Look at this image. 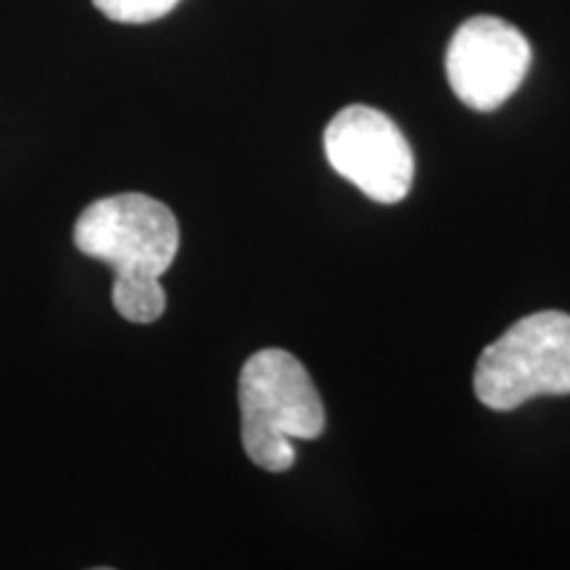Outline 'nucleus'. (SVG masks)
Listing matches in <instances>:
<instances>
[{
	"label": "nucleus",
	"instance_id": "obj_1",
	"mask_svg": "<svg viewBox=\"0 0 570 570\" xmlns=\"http://www.w3.org/2000/svg\"><path fill=\"white\" fill-rule=\"evenodd\" d=\"M240 439L248 460L269 473L294 468V441L325 431V407L309 373L285 348L248 356L238 377Z\"/></svg>",
	"mask_w": 570,
	"mask_h": 570
},
{
	"label": "nucleus",
	"instance_id": "obj_2",
	"mask_svg": "<svg viewBox=\"0 0 570 570\" xmlns=\"http://www.w3.org/2000/svg\"><path fill=\"white\" fill-rule=\"evenodd\" d=\"M473 389L494 412H512L539 396H568L570 315L547 309L510 325L481 352Z\"/></svg>",
	"mask_w": 570,
	"mask_h": 570
},
{
	"label": "nucleus",
	"instance_id": "obj_3",
	"mask_svg": "<svg viewBox=\"0 0 570 570\" xmlns=\"http://www.w3.org/2000/svg\"><path fill=\"white\" fill-rule=\"evenodd\" d=\"M75 246L114 269L117 281H161L180 248L173 209L142 194L98 198L75 225Z\"/></svg>",
	"mask_w": 570,
	"mask_h": 570
},
{
	"label": "nucleus",
	"instance_id": "obj_4",
	"mask_svg": "<svg viewBox=\"0 0 570 570\" xmlns=\"http://www.w3.org/2000/svg\"><path fill=\"white\" fill-rule=\"evenodd\" d=\"M327 164L377 204L404 202L415 180V156L394 119L370 106L341 109L325 127Z\"/></svg>",
	"mask_w": 570,
	"mask_h": 570
},
{
	"label": "nucleus",
	"instance_id": "obj_5",
	"mask_svg": "<svg viewBox=\"0 0 570 570\" xmlns=\"http://www.w3.org/2000/svg\"><path fill=\"white\" fill-rule=\"evenodd\" d=\"M531 59V42L515 24L499 17H473L449 40V88L468 109L497 111L523 85Z\"/></svg>",
	"mask_w": 570,
	"mask_h": 570
},
{
	"label": "nucleus",
	"instance_id": "obj_6",
	"mask_svg": "<svg viewBox=\"0 0 570 570\" xmlns=\"http://www.w3.org/2000/svg\"><path fill=\"white\" fill-rule=\"evenodd\" d=\"M111 304L125 320L138 325L156 323L167 309L161 281H114Z\"/></svg>",
	"mask_w": 570,
	"mask_h": 570
},
{
	"label": "nucleus",
	"instance_id": "obj_7",
	"mask_svg": "<svg viewBox=\"0 0 570 570\" xmlns=\"http://www.w3.org/2000/svg\"><path fill=\"white\" fill-rule=\"evenodd\" d=\"M180 0H92L106 19L119 21V24H148L167 17Z\"/></svg>",
	"mask_w": 570,
	"mask_h": 570
}]
</instances>
